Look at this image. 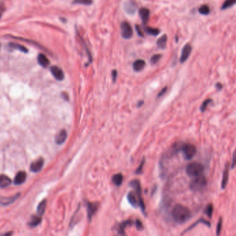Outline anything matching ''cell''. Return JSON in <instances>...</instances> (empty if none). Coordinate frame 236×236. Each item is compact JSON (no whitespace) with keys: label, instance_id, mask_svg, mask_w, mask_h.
Listing matches in <instances>:
<instances>
[{"label":"cell","instance_id":"1","mask_svg":"<svg viewBox=\"0 0 236 236\" xmlns=\"http://www.w3.org/2000/svg\"><path fill=\"white\" fill-rule=\"evenodd\" d=\"M172 215L173 219L178 224L187 222L191 217V212L186 206L182 204H177L173 209Z\"/></svg>","mask_w":236,"mask_h":236},{"label":"cell","instance_id":"2","mask_svg":"<svg viewBox=\"0 0 236 236\" xmlns=\"http://www.w3.org/2000/svg\"><path fill=\"white\" fill-rule=\"evenodd\" d=\"M206 185H207V179L202 174H200L195 177V178L191 182L189 186L191 190L193 191L198 192L203 190L206 186Z\"/></svg>","mask_w":236,"mask_h":236},{"label":"cell","instance_id":"3","mask_svg":"<svg viewBox=\"0 0 236 236\" xmlns=\"http://www.w3.org/2000/svg\"><path fill=\"white\" fill-rule=\"evenodd\" d=\"M204 166L198 162H192L188 164L186 168V172L190 177H196L202 174Z\"/></svg>","mask_w":236,"mask_h":236},{"label":"cell","instance_id":"4","mask_svg":"<svg viewBox=\"0 0 236 236\" xmlns=\"http://www.w3.org/2000/svg\"><path fill=\"white\" fill-rule=\"evenodd\" d=\"M181 150L182 151L184 158L187 160H190L195 155L197 150L195 145L191 144H183L181 146Z\"/></svg>","mask_w":236,"mask_h":236},{"label":"cell","instance_id":"5","mask_svg":"<svg viewBox=\"0 0 236 236\" xmlns=\"http://www.w3.org/2000/svg\"><path fill=\"white\" fill-rule=\"evenodd\" d=\"M121 32L124 39H130L133 36V30L129 23L124 22L121 24Z\"/></svg>","mask_w":236,"mask_h":236},{"label":"cell","instance_id":"6","mask_svg":"<svg viewBox=\"0 0 236 236\" xmlns=\"http://www.w3.org/2000/svg\"><path fill=\"white\" fill-rule=\"evenodd\" d=\"M192 51V47L190 44H187L183 47L182 50L181 57H180V62L184 63L186 62L188 58H189Z\"/></svg>","mask_w":236,"mask_h":236},{"label":"cell","instance_id":"7","mask_svg":"<svg viewBox=\"0 0 236 236\" xmlns=\"http://www.w3.org/2000/svg\"><path fill=\"white\" fill-rule=\"evenodd\" d=\"M50 72L54 78L57 81H62L64 78V73L62 69L57 67V66H53L50 67Z\"/></svg>","mask_w":236,"mask_h":236},{"label":"cell","instance_id":"8","mask_svg":"<svg viewBox=\"0 0 236 236\" xmlns=\"http://www.w3.org/2000/svg\"><path fill=\"white\" fill-rule=\"evenodd\" d=\"M44 161L42 158H39L38 159L33 161V162L31 163L30 167L31 171L33 172H38L39 171H40L42 168V167L44 166Z\"/></svg>","mask_w":236,"mask_h":236},{"label":"cell","instance_id":"9","mask_svg":"<svg viewBox=\"0 0 236 236\" xmlns=\"http://www.w3.org/2000/svg\"><path fill=\"white\" fill-rule=\"evenodd\" d=\"M229 163H227L225 166V168L223 172V176H222V183H221V187L222 189L226 188L228 181H229Z\"/></svg>","mask_w":236,"mask_h":236},{"label":"cell","instance_id":"10","mask_svg":"<svg viewBox=\"0 0 236 236\" xmlns=\"http://www.w3.org/2000/svg\"><path fill=\"white\" fill-rule=\"evenodd\" d=\"M124 10L129 15H133L136 13V6L132 2H126L124 3Z\"/></svg>","mask_w":236,"mask_h":236},{"label":"cell","instance_id":"11","mask_svg":"<svg viewBox=\"0 0 236 236\" xmlns=\"http://www.w3.org/2000/svg\"><path fill=\"white\" fill-rule=\"evenodd\" d=\"M67 136L68 134L66 131L64 130V129H62V130L58 132V134L55 137V142H56L57 144L59 145L64 144L66 139H67Z\"/></svg>","mask_w":236,"mask_h":236},{"label":"cell","instance_id":"12","mask_svg":"<svg viewBox=\"0 0 236 236\" xmlns=\"http://www.w3.org/2000/svg\"><path fill=\"white\" fill-rule=\"evenodd\" d=\"M26 179V173L24 171H20L16 174L14 179V184L15 185H21L25 182Z\"/></svg>","mask_w":236,"mask_h":236},{"label":"cell","instance_id":"13","mask_svg":"<svg viewBox=\"0 0 236 236\" xmlns=\"http://www.w3.org/2000/svg\"><path fill=\"white\" fill-rule=\"evenodd\" d=\"M139 13L142 22L144 24L147 23L148 22V19H149L150 10L148 9H147V8H142V9H140Z\"/></svg>","mask_w":236,"mask_h":236},{"label":"cell","instance_id":"14","mask_svg":"<svg viewBox=\"0 0 236 236\" xmlns=\"http://www.w3.org/2000/svg\"><path fill=\"white\" fill-rule=\"evenodd\" d=\"M38 61L39 64L42 67H43L44 68L49 67V65L50 64V61L49 60V58H48L44 54H42L38 55Z\"/></svg>","mask_w":236,"mask_h":236},{"label":"cell","instance_id":"15","mask_svg":"<svg viewBox=\"0 0 236 236\" xmlns=\"http://www.w3.org/2000/svg\"><path fill=\"white\" fill-rule=\"evenodd\" d=\"M146 63L145 61L143 60H137L136 62L133 63V70L136 72H139V71L144 69L145 67Z\"/></svg>","mask_w":236,"mask_h":236},{"label":"cell","instance_id":"16","mask_svg":"<svg viewBox=\"0 0 236 236\" xmlns=\"http://www.w3.org/2000/svg\"><path fill=\"white\" fill-rule=\"evenodd\" d=\"M11 184V179L5 174L0 175V188H6Z\"/></svg>","mask_w":236,"mask_h":236},{"label":"cell","instance_id":"17","mask_svg":"<svg viewBox=\"0 0 236 236\" xmlns=\"http://www.w3.org/2000/svg\"><path fill=\"white\" fill-rule=\"evenodd\" d=\"M98 208V204L97 203H89L88 204V216L89 219L94 215L96 213Z\"/></svg>","mask_w":236,"mask_h":236},{"label":"cell","instance_id":"18","mask_svg":"<svg viewBox=\"0 0 236 236\" xmlns=\"http://www.w3.org/2000/svg\"><path fill=\"white\" fill-rule=\"evenodd\" d=\"M9 47L11 49H16V50H19L20 51H22L23 53H28V49L26 47H25L23 45H21L19 44H16V43H13V42H11V43L9 44Z\"/></svg>","mask_w":236,"mask_h":236},{"label":"cell","instance_id":"19","mask_svg":"<svg viewBox=\"0 0 236 236\" xmlns=\"http://www.w3.org/2000/svg\"><path fill=\"white\" fill-rule=\"evenodd\" d=\"M128 200L130 202V204L133 206H137L139 204V200L137 198L136 195H135L133 192L129 193Z\"/></svg>","mask_w":236,"mask_h":236},{"label":"cell","instance_id":"20","mask_svg":"<svg viewBox=\"0 0 236 236\" xmlns=\"http://www.w3.org/2000/svg\"><path fill=\"white\" fill-rule=\"evenodd\" d=\"M46 200H43L42 202L39 203V204L38 206V210H37V212H38V214L39 216H42L45 213V211H46Z\"/></svg>","mask_w":236,"mask_h":236},{"label":"cell","instance_id":"21","mask_svg":"<svg viewBox=\"0 0 236 236\" xmlns=\"http://www.w3.org/2000/svg\"><path fill=\"white\" fill-rule=\"evenodd\" d=\"M166 43H167V36L166 35H163L158 39V40L157 41V45L158 47H160L161 49H164L166 48Z\"/></svg>","mask_w":236,"mask_h":236},{"label":"cell","instance_id":"22","mask_svg":"<svg viewBox=\"0 0 236 236\" xmlns=\"http://www.w3.org/2000/svg\"><path fill=\"white\" fill-rule=\"evenodd\" d=\"M123 181V176L122 174H116L115 175H113L112 177V182L115 184L116 185H120L122 183Z\"/></svg>","mask_w":236,"mask_h":236},{"label":"cell","instance_id":"23","mask_svg":"<svg viewBox=\"0 0 236 236\" xmlns=\"http://www.w3.org/2000/svg\"><path fill=\"white\" fill-rule=\"evenodd\" d=\"M236 4V0H225L223 4L222 5L221 9L222 10H226L231 8L233 6Z\"/></svg>","mask_w":236,"mask_h":236},{"label":"cell","instance_id":"24","mask_svg":"<svg viewBox=\"0 0 236 236\" xmlns=\"http://www.w3.org/2000/svg\"><path fill=\"white\" fill-rule=\"evenodd\" d=\"M20 194H17L15 196H13V197H9V198H3L1 200H0V204H3V205H8V204H11L12 202H13L17 198L18 196H19Z\"/></svg>","mask_w":236,"mask_h":236},{"label":"cell","instance_id":"25","mask_svg":"<svg viewBox=\"0 0 236 236\" xmlns=\"http://www.w3.org/2000/svg\"><path fill=\"white\" fill-rule=\"evenodd\" d=\"M145 31L146 33L150 36H158L159 33H160V31L159 30L158 28H151V27H146L145 28Z\"/></svg>","mask_w":236,"mask_h":236},{"label":"cell","instance_id":"26","mask_svg":"<svg viewBox=\"0 0 236 236\" xmlns=\"http://www.w3.org/2000/svg\"><path fill=\"white\" fill-rule=\"evenodd\" d=\"M198 11L202 15H207L210 13V8H209L208 5L206 4L202 5V6H201L200 8H199Z\"/></svg>","mask_w":236,"mask_h":236},{"label":"cell","instance_id":"27","mask_svg":"<svg viewBox=\"0 0 236 236\" xmlns=\"http://www.w3.org/2000/svg\"><path fill=\"white\" fill-rule=\"evenodd\" d=\"M41 222V218L39 216H33L32 217L31 222H29V225L32 227H35L40 223Z\"/></svg>","mask_w":236,"mask_h":236},{"label":"cell","instance_id":"28","mask_svg":"<svg viewBox=\"0 0 236 236\" xmlns=\"http://www.w3.org/2000/svg\"><path fill=\"white\" fill-rule=\"evenodd\" d=\"M73 3L76 4H82L86 5V6H89V5L92 4L93 1L92 0H73Z\"/></svg>","mask_w":236,"mask_h":236},{"label":"cell","instance_id":"29","mask_svg":"<svg viewBox=\"0 0 236 236\" xmlns=\"http://www.w3.org/2000/svg\"><path fill=\"white\" fill-rule=\"evenodd\" d=\"M212 99H206L205 101H204L202 103V104L201 107H200V110L201 112H205V111L206 110V108H207V106L210 104V103H212Z\"/></svg>","mask_w":236,"mask_h":236},{"label":"cell","instance_id":"30","mask_svg":"<svg viewBox=\"0 0 236 236\" xmlns=\"http://www.w3.org/2000/svg\"><path fill=\"white\" fill-rule=\"evenodd\" d=\"M205 212H206V215H207L209 217H211L212 214H213V204H209V205L206 206Z\"/></svg>","mask_w":236,"mask_h":236},{"label":"cell","instance_id":"31","mask_svg":"<svg viewBox=\"0 0 236 236\" xmlns=\"http://www.w3.org/2000/svg\"><path fill=\"white\" fill-rule=\"evenodd\" d=\"M162 57V55L160 54H156V55H153L152 58H151V63L152 65H155L157 63L159 60H160V59Z\"/></svg>","mask_w":236,"mask_h":236},{"label":"cell","instance_id":"32","mask_svg":"<svg viewBox=\"0 0 236 236\" xmlns=\"http://www.w3.org/2000/svg\"><path fill=\"white\" fill-rule=\"evenodd\" d=\"M222 219L220 218L218 223H217V229H216L217 235H219L220 234L221 230H222Z\"/></svg>","mask_w":236,"mask_h":236},{"label":"cell","instance_id":"33","mask_svg":"<svg viewBox=\"0 0 236 236\" xmlns=\"http://www.w3.org/2000/svg\"><path fill=\"white\" fill-rule=\"evenodd\" d=\"M131 223H132L131 221H126V222H124L122 224H121L120 229H119V232H120V233H121V234H123L124 231V229H125V227L127 226V225H129Z\"/></svg>","mask_w":236,"mask_h":236},{"label":"cell","instance_id":"34","mask_svg":"<svg viewBox=\"0 0 236 236\" xmlns=\"http://www.w3.org/2000/svg\"><path fill=\"white\" fill-rule=\"evenodd\" d=\"M235 166H236V149L235 150L233 154V157H232V163H231V168H233Z\"/></svg>","mask_w":236,"mask_h":236},{"label":"cell","instance_id":"35","mask_svg":"<svg viewBox=\"0 0 236 236\" xmlns=\"http://www.w3.org/2000/svg\"><path fill=\"white\" fill-rule=\"evenodd\" d=\"M136 31H137V34H138V36H141V37H144V35H143V32L142 31L141 28H140L137 25L136 26Z\"/></svg>","mask_w":236,"mask_h":236},{"label":"cell","instance_id":"36","mask_svg":"<svg viewBox=\"0 0 236 236\" xmlns=\"http://www.w3.org/2000/svg\"><path fill=\"white\" fill-rule=\"evenodd\" d=\"M4 11V4L2 3H0V17H2V14H3Z\"/></svg>","mask_w":236,"mask_h":236},{"label":"cell","instance_id":"37","mask_svg":"<svg viewBox=\"0 0 236 236\" xmlns=\"http://www.w3.org/2000/svg\"><path fill=\"white\" fill-rule=\"evenodd\" d=\"M117 76H118V73H117V71L115 70L113 71H112V77H113V81H115L116 78H117Z\"/></svg>","mask_w":236,"mask_h":236},{"label":"cell","instance_id":"38","mask_svg":"<svg viewBox=\"0 0 236 236\" xmlns=\"http://www.w3.org/2000/svg\"><path fill=\"white\" fill-rule=\"evenodd\" d=\"M166 87H165V88H164L162 90V91L160 92V94H159V95H158V97H160V96H162V95H163L164 94V93H165L166 92Z\"/></svg>","mask_w":236,"mask_h":236},{"label":"cell","instance_id":"39","mask_svg":"<svg viewBox=\"0 0 236 236\" xmlns=\"http://www.w3.org/2000/svg\"><path fill=\"white\" fill-rule=\"evenodd\" d=\"M137 227L138 229H142V222H139V221H137Z\"/></svg>","mask_w":236,"mask_h":236},{"label":"cell","instance_id":"40","mask_svg":"<svg viewBox=\"0 0 236 236\" xmlns=\"http://www.w3.org/2000/svg\"><path fill=\"white\" fill-rule=\"evenodd\" d=\"M216 88H217V89H218V90L221 89L222 88V84H221V83H217V84H216Z\"/></svg>","mask_w":236,"mask_h":236}]
</instances>
